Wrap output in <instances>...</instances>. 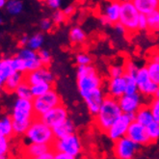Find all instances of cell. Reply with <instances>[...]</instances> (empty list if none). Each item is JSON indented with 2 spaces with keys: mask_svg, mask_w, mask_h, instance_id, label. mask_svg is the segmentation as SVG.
Wrapping results in <instances>:
<instances>
[{
  "mask_svg": "<svg viewBox=\"0 0 159 159\" xmlns=\"http://www.w3.org/2000/svg\"><path fill=\"white\" fill-rule=\"evenodd\" d=\"M125 74H127V75H136V73L139 70V67L132 61L125 62Z\"/></svg>",
  "mask_w": 159,
  "mask_h": 159,
  "instance_id": "41",
  "label": "cell"
},
{
  "mask_svg": "<svg viewBox=\"0 0 159 159\" xmlns=\"http://www.w3.org/2000/svg\"><path fill=\"white\" fill-rule=\"evenodd\" d=\"M147 130L149 135V138L152 142L159 140V121L153 120L148 125H147Z\"/></svg>",
  "mask_w": 159,
  "mask_h": 159,
  "instance_id": "34",
  "label": "cell"
},
{
  "mask_svg": "<svg viewBox=\"0 0 159 159\" xmlns=\"http://www.w3.org/2000/svg\"><path fill=\"white\" fill-rule=\"evenodd\" d=\"M153 98H156V99H159V88H158V90L156 91V93H154Z\"/></svg>",
  "mask_w": 159,
  "mask_h": 159,
  "instance_id": "51",
  "label": "cell"
},
{
  "mask_svg": "<svg viewBox=\"0 0 159 159\" xmlns=\"http://www.w3.org/2000/svg\"><path fill=\"white\" fill-rule=\"evenodd\" d=\"M5 8L11 16H17L22 12L23 4L20 0H8Z\"/></svg>",
  "mask_w": 159,
  "mask_h": 159,
  "instance_id": "31",
  "label": "cell"
},
{
  "mask_svg": "<svg viewBox=\"0 0 159 159\" xmlns=\"http://www.w3.org/2000/svg\"><path fill=\"white\" fill-rule=\"evenodd\" d=\"M106 96H107V93H104L103 88H99L96 91L90 93L86 97L82 98L92 116L95 117L98 114V112L99 111V108Z\"/></svg>",
  "mask_w": 159,
  "mask_h": 159,
  "instance_id": "16",
  "label": "cell"
},
{
  "mask_svg": "<svg viewBox=\"0 0 159 159\" xmlns=\"http://www.w3.org/2000/svg\"><path fill=\"white\" fill-rule=\"evenodd\" d=\"M25 80V73L20 71L14 72L10 77L5 81V83L2 85V88L5 93H15L16 88Z\"/></svg>",
  "mask_w": 159,
  "mask_h": 159,
  "instance_id": "20",
  "label": "cell"
},
{
  "mask_svg": "<svg viewBox=\"0 0 159 159\" xmlns=\"http://www.w3.org/2000/svg\"><path fill=\"white\" fill-rule=\"evenodd\" d=\"M108 75L109 77H120L125 75V64H115L111 65L108 68Z\"/></svg>",
  "mask_w": 159,
  "mask_h": 159,
  "instance_id": "33",
  "label": "cell"
},
{
  "mask_svg": "<svg viewBox=\"0 0 159 159\" xmlns=\"http://www.w3.org/2000/svg\"><path fill=\"white\" fill-rule=\"evenodd\" d=\"M55 158V151L52 148V147L48 149L42 156L40 159H54Z\"/></svg>",
  "mask_w": 159,
  "mask_h": 159,
  "instance_id": "45",
  "label": "cell"
},
{
  "mask_svg": "<svg viewBox=\"0 0 159 159\" xmlns=\"http://www.w3.org/2000/svg\"><path fill=\"white\" fill-rule=\"evenodd\" d=\"M15 135L14 123L11 115H5L0 120V136L11 138Z\"/></svg>",
  "mask_w": 159,
  "mask_h": 159,
  "instance_id": "25",
  "label": "cell"
},
{
  "mask_svg": "<svg viewBox=\"0 0 159 159\" xmlns=\"http://www.w3.org/2000/svg\"><path fill=\"white\" fill-rule=\"evenodd\" d=\"M75 62L77 66H87L92 64V57L86 52H79L75 56Z\"/></svg>",
  "mask_w": 159,
  "mask_h": 159,
  "instance_id": "37",
  "label": "cell"
},
{
  "mask_svg": "<svg viewBox=\"0 0 159 159\" xmlns=\"http://www.w3.org/2000/svg\"><path fill=\"white\" fill-rule=\"evenodd\" d=\"M53 131L56 139L62 138L75 132V125L72 123V120L68 119L65 121H63V123H61L60 125L53 127Z\"/></svg>",
  "mask_w": 159,
  "mask_h": 159,
  "instance_id": "24",
  "label": "cell"
},
{
  "mask_svg": "<svg viewBox=\"0 0 159 159\" xmlns=\"http://www.w3.org/2000/svg\"><path fill=\"white\" fill-rule=\"evenodd\" d=\"M133 120H134V115L123 113L106 131L107 137L111 141L115 142L117 140L126 136L128 127Z\"/></svg>",
  "mask_w": 159,
  "mask_h": 159,
  "instance_id": "9",
  "label": "cell"
},
{
  "mask_svg": "<svg viewBox=\"0 0 159 159\" xmlns=\"http://www.w3.org/2000/svg\"><path fill=\"white\" fill-rule=\"evenodd\" d=\"M121 3L119 0H111L105 3L102 8L100 22L103 25H111L119 22L120 16Z\"/></svg>",
  "mask_w": 159,
  "mask_h": 159,
  "instance_id": "11",
  "label": "cell"
},
{
  "mask_svg": "<svg viewBox=\"0 0 159 159\" xmlns=\"http://www.w3.org/2000/svg\"><path fill=\"white\" fill-rule=\"evenodd\" d=\"M15 93L17 98H27V99H33V95L31 91V85L26 80H24L20 86L15 91Z\"/></svg>",
  "mask_w": 159,
  "mask_h": 159,
  "instance_id": "27",
  "label": "cell"
},
{
  "mask_svg": "<svg viewBox=\"0 0 159 159\" xmlns=\"http://www.w3.org/2000/svg\"><path fill=\"white\" fill-rule=\"evenodd\" d=\"M7 1H8V0H0V7H1V8L5 7Z\"/></svg>",
  "mask_w": 159,
  "mask_h": 159,
  "instance_id": "50",
  "label": "cell"
},
{
  "mask_svg": "<svg viewBox=\"0 0 159 159\" xmlns=\"http://www.w3.org/2000/svg\"><path fill=\"white\" fill-rule=\"evenodd\" d=\"M43 43V36L41 33L34 34L33 36L29 37V41L27 43V48H29L33 50L39 51L42 49V46Z\"/></svg>",
  "mask_w": 159,
  "mask_h": 159,
  "instance_id": "32",
  "label": "cell"
},
{
  "mask_svg": "<svg viewBox=\"0 0 159 159\" xmlns=\"http://www.w3.org/2000/svg\"><path fill=\"white\" fill-rule=\"evenodd\" d=\"M25 140L28 143H37L52 146L55 141V134L53 128L40 118L36 117L24 134Z\"/></svg>",
  "mask_w": 159,
  "mask_h": 159,
  "instance_id": "4",
  "label": "cell"
},
{
  "mask_svg": "<svg viewBox=\"0 0 159 159\" xmlns=\"http://www.w3.org/2000/svg\"><path fill=\"white\" fill-rule=\"evenodd\" d=\"M119 1L120 3H124V2H130V1H132V0H119Z\"/></svg>",
  "mask_w": 159,
  "mask_h": 159,
  "instance_id": "52",
  "label": "cell"
},
{
  "mask_svg": "<svg viewBox=\"0 0 159 159\" xmlns=\"http://www.w3.org/2000/svg\"><path fill=\"white\" fill-rule=\"evenodd\" d=\"M16 55L22 60L23 67H24V73L33 71L43 67V64L39 58L38 51L33 50L29 48H27V46L22 48L17 52Z\"/></svg>",
  "mask_w": 159,
  "mask_h": 159,
  "instance_id": "14",
  "label": "cell"
},
{
  "mask_svg": "<svg viewBox=\"0 0 159 159\" xmlns=\"http://www.w3.org/2000/svg\"><path fill=\"white\" fill-rule=\"evenodd\" d=\"M55 159H74L71 155L63 152H55Z\"/></svg>",
  "mask_w": 159,
  "mask_h": 159,
  "instance_id": "48",
  "label": "cell"
},
{
  "mask_svg": "<svg viewBox=\"0 0 159 159\" xmlns=\"http://www.w3.org/2000/svg\"><path fill=\"white\" fill-rule=\"evenodd\" d=\"M126 136L131 139L133 142L138 144L139 146H148L151 143H152V139L149 138V135L148 133L147 126L138 123L136 120H133L131 124H130Z\"/></svg>",
  "mask_w": 159,
  "mask_h": 159,
  "instance_id": "12",
  "label": "cell"
},
{
  "mask_svg": "<svg viewBox=\"0 0 159 159\" xmlns=\"http://www.w3.org/2000/svg\"><path fill=\"white\" fill-rule=\"evenodd\" d=\"M11 117L14 123L15 135H24L36 118L33 100L17 98L13 105Z\"/></svg>",
  "mask_w": 159,
  "mask_h": 159,
  "instance_id": "1",
  "label": "cell"
},
{
  "mask_svg": "<svg viewBox=\"0 0 159 159\" xmlns=\"http://www.w3.org/2000/svg\"><path fill=\"white\" fill-rule=\"evenodd\" d=\"M139 30H147L148 29V18L147 15L141 14L139 17V22H138Z\"/></svg>",
  "mask_w": 159,
  "mask_h": 159,
  "instance_id": "43",
  "label": "cell"
},
{
  "mask_svg": "<svg viewBox=\"0 0 159 159\" xmlns=\"http://www.w3.org/2000/svg\"><path fill=\"white\" fill-rule=\"evenodd\" d=\"M32 100L36 117H42L50 109L62 104L61 97L53 88L48 93H45L44 95L33 98Z\"/></svg>",
  "mask_w": 159,
  "mask_h": 159,
  "instance_id": "6",
  "label": "cell"
},
{
  "mask_svg": "<svg viewBox=\"0 0 159 159\" xmlns=\"http://www.w3.org/2000/svg\"><path fill=\"white\" fill-rule=\"evenodd\" d=\"M28 41H29V37H28L27 35H23L20 39V41H18V44H20V46H22V48H25V46H27Z\"/></svg>",
  "mask_w": 159,
  "mask_h": 159,
  "instance_id": "49",
  "label": "cell"
},
{
  "mask_svg": "<svg viewBox=\"0 0 159 159\" xmlns=\"http://www.w3.org/2000/svg\"><path fill=\"white\" fill-rule=\"evenodd\" d=\"M39 1H46V0H39Z\"/></svg>",
  "mask_w": 159,
  "mask_h": 159,
  "instance_id": "53",
  "label": "cell"
},
{
  "mask_svg": "<svg viewBox=\"0 0 159 159\" xmlns=\"http://www.w3.org/2000/svg\"><path fill=\"white\" fill-rule=\"evenodd\" d=\"M134 120L138 121V123L142 124L146 126L148 125L152 121H153L154 119H153V116H152V113L149 106L143 104L140 107L134 114Z\"/></svg>",
  "mask_w": 159,
  "mask_h": 159,
  "instance_id": "23",
  "label": "cell"
},
{
  "mask_svg": "<svg viewBox=\"0 0 159 159\" xmlns=\"http://www.w3.org/2000/svg\"><path fill=\"white\" fill-rule=\"evenodd\" d=\"M126 79L125 76L120 77H109L106 84V93L114 98L119 99L125 93Z\"/></svg>",
  "mask_w": 159,
  "mask_h": 159,
  "instance_id": "18",
  "label": "cell"
},
{
  "mask_svg": "<svg viewBox=\"0 0 159 159\" xmlns=\"http://www.w3.org/2000/svg\"><path fill=\"white\" fill-rule=\"evenodd\" d=\"M45 2L49 8L53 9V10H58L62 5L63 0H46Z\"/></svg>",
  "mask_w": 159,
  "mask_h": 159,
  "instance_id": "44",
  "label": "cell"
},
{
  "mask_svg": "<svg viewBox=\"0 0 159 159\" xmlns=\"http://www.w3.org/2000/svg\"><path fill=\"white\" fill-rule=\"evenodd\" d=\"M38 55H39V58H40L42 64H43V66L48 67L51 64L52 56H51V53L48 49H43V48L40 49L38 51Z\"/></svg>",
  "mask_w": 159,
  "mask_h": 159,
  "instance_id": "38",
  "label": "cell"
},
{
  "mask_svg": "<svg viewBox=\"0 0 159 159\" xmlns=\"http://www.w3.org/2000/svg\"><path fill=\"white\" fill-rule=\"evenodd\" d=\"M114 28H115L116 33L119 34V35H125V34L126 33V30H125V26H124L123 24H121V23H120V22L115 23V24H114Z\"/></svg>",
  "mask_w": 159,
  "mask_h": 159,
  "instance_id": "46",
  "label": "cell"
},
{
  "mask_svg": "<svg viewBox=\"0 0 159 159\" xmlns=\"http://www.w3.org/2000/svg\"><path fill=\"white\" fill-rule=\"evenodd\" d=\"M53 20H49V18H43L40 21V29L43 32H49L52 28H53Z\"/></svg>",
  "mask_w": 159,
  "mask_h": 159,
  "instance_id": "42",
  "label": "cell"
},
{
  "mask_svg": "<svg viewBox=\"0 0 159 159\" xmlns=\"http://www.w3.org/2000/svg\"><path fill=\"white\" fill-rule=\"evenodd\" d=\"M139 147L131 139L125 136L114 142L113 153L115 157L120 159H131L137 154Z\"/></svg>",
  "mask_w": 159,
  "mask_h": 159,
  "instance_id": "10",
  "label": "cell"
},
{
  "mask_svg": "<svg viewBox=\"0 0 159 159\" xmlns=\"http://www.w3.org/2000/svg\"><path fill=\"white\" fill-rule=\"evenodd\" d=\"M148 18V30L149 32L159 31V9L147 15Z\"/></svg>",
  "mask_w": 159,
  "mask_h": 159,
  "instance_id": "29",
  "label": "cell"
},
{
  "mask_svg": "<svg viewBox=\"0 0 159 159\" xmlns=\"http://www.w3.org/2000/svg\"><path fill=\"white\" fill-rule=\"evenodd\" d=\"M69 38H70V42L71 43V44L80 45L86 42L87 37L82 28H80L79 26H74L70 31Z\"/></svg>",
  "mask_w": 159,
  "mask_h": 159,
  "instance_id": "26",
  "label": "cell"
},
{
  "mask_svg": "<svg viewBox=\"0 0 159 159\" xmlns=\"http://www.w3.org/2000/svg\"><path fill=\"white\" fill-rule=\"evenodd\" d=\"M137 10L144 15H148L159 9V0H132Z\"/></svg>",
  "mask_w": 159,
  "mask_h": 159,
  "instance_id": "21",
  "label": "cell"
},
{
  "mask_svg": "<svg viewBox=\"0 0 159 159\" xmlns=\"http://www.w3.org/2000/svg\"><path fill=\"white\" fill-rule=\"evenodd\" d=\"M126 79V88H125V93H136L139 92L138 85L135 75H127L125 74Z\"/></svg>",
  "mask_w": 159,
  "mask_h": 159,
  "instance_id": "35",
  "label": "cell"
},
{
  "mask_svg": "<svg viewBox=\"0 0 159 159\" xmlns=\"http://www.w3.org/2000/svg\"><path fill=\"white\" fill-rule=\"evenodd\" d=\"M140 15L141 13L137 10L132 1L121 3L119 22L125 26L127 34H133L139 30L138 22Z\"/></svg>",
  "mask_w": 159,
  "mask_h": 159,
  "instance_id": "5",
  "label": "cell"
},
{
  "mask_svg": "<svg viewBox=\"0 0 159 159\" xmlns=\"http://www.w3.org/2000/svg\"><path fill=\"white\" fill-rule=\"evenodd\" d=\"M25 80L29 83L30 85H34V84L41 83V82H48V83L53 84L55 77L48 67L43 66L38 70H35L30 72H26Z\"/></svg>",
  "mask_w": 159,
  "mask_h": 159,
  "instance_id": "17",
  "label": "cell"
},
{
  "mask_svg": "<svg viewBox=\"0 0 159 159\" xmlns=\"http://www.w3.org/2000/svg\"><path fill=\"white\" fill-rule=\"evenodd\" d=\"M51 89H52V84L48 82H41V83H37V84H34V85H31L33 98L44 95L45 93H48Z\"/></svg>",
  "mask_w": 159,
  "mask_h": 159,
  "instance_id": "30",
  "label": "cell"
},
{
  "mask_svg": "<svg viewBox=\"0 0 159 159\" xmlns=\"http://www.w3.org/2000/svg\"><path fill=\"white\" fill-rule=\"evenodd\" d=\"M40 118L44 123H46L49 126L53 128L56 125H60L61 123H63V121L69 119V111L66 106L60 104L58 106L50 109Z\"/></svg>",
  "mask_w": 159,
  "mask_h": 159,
  "instance_id": "15",
  "label": "cell"
},
{
  "mask_svg": "<svg viewBox=\"0 0 159 159\" xmlns=\"http://www.w3.org/2000/svg\"><path fill=\"white\" fill-rule=\"evenodd\" d=\"M66 18H67V16L65 15L64 11H61L58 9V10L54 11L51 20H53V22L55 24H61V23H63L65 20H66Z\"/></svg>",
  "mask_w": 159,
  "mask_h": 159,
  "instance_id": "40",
  "label": "cell"
},
{
  "mask_svg": "<svg viewBox=\"0 0 159 159\" xmlns=\"http://www.w3.org/2000/svg\"><path fill=\"white\" fill-rule=\"evenodd\" d=\"M63 11H64L65 15L67 16V17L71 16L74 13H75V6H74V5H69V6H67L66 8H65Z\"/></svg>",
  "mask_w": 159,
  "mask_h": 159,
  "instance_id": "47",
  "label": "cell"
},
{
  "mask_svg": "<svg viewBox=\"0 0 159 159\" xmlns=\"http://www.w3.org/2000/svg\"><path fill=\"white\" fill-rule=\"evenodd\" d=\"M51 147L55 152H66L73 158L79 156L82 152V143L80 138L75 133L55 139Z\"/></svg>",
  "mask_w": 159,
  "mask_h": 159,
  "instance_id": "7",
  "label": "cell"
},
{
  "mask_svg": "<svg viewBox=\"0 0 159 159\" xmlns=\"http://www.w3.org/2000/svg\"><path fill=\"white\" fill-rule=\"evenodd\" d=\"M16 71V70L14 68L12 57L1 59L0 61V84L1 86L5 83L8 77H10Z\"/></svg>",
  "mask_w": 159,
  "mask_h": 159,
  "instance_id": "22",
  "label": "cell"
},
{
  "mask_svg": "<svg viewBox=\"0 0 159 159\" xmlns=\"http://www.w3.org/2000/svg\"><path fill=\"white\" fill-rule=\"evenodd\" d=\"M146 67L148 69V74L151 76L152 80L159 85V61L149 59L147 63Z\"/></svg>",
  "mask_w": 159,
  "mask_h": 159,
  "instance_id": "28",
  "label": "cell"
},
{
  "mask_svg": "<svg viewBox=\"0 0 159 159\" xmlns=\"http://www.w3.org/2000/svg\"><path fill=\"white\" fill-rule=\"evenodd\" d=\"M77 88L82 98L99 88H103V80L98 70L93 65L78 66L77 68Z\"/></svg>",
  "mask_w": 159,
  "mask_h": 159,
  "instance_id": "3",
  "label": "cell"
},
{
  "mask_svg": "<svg viewBox=\"0 0 159 159\" xmlns=\"http://www.w3.org/2000/svg\"><path fill=\"white\" fill-rule=\"evenodd\" d=\"M135 77L137 81L139 93L144 98H153L154 93L159 88V85H157L155 82L152 80L147 67L139 68Z\"/></svg>",
  "mask_w": 159,
  "mask_h": 159,
  "instance_id": "8",
  "label": "cell"
},
{
  "mask_svg": "<svg viewBox=\"0 0 159 159\" xmlns=\"http://www.w3.org/2000/svg\"><path fill=\"white\" fill-rule=\"evenodd\" d=\"M148 106L151 108L154 120L159 121V99L152 98V100L148 103Z\"/></svg>",
  "mask_w": 159,
  "mask_h": 159,
  "instance_id": "39",
  "label": "cell"
},
{
  "mask_svg": "<svg viewBox=\"0 0 159 159\" xmlns=\"http://www.w3.org/2000/svg\"><path fill=\"white\" fill-rule=\"evenodd\" d=\"M51 148L49 145L44 144H37V143H28L23 149H22V155L28 158H34V159H40L41 156Z\"/></svg>",
  "mask_w": 159,
  "mask_h": 159,
  "instance_id": "19",
  "label": "cell"
},
{
  "mask_svg": "<svg viewBox=\"0 0 159 159\" xmlns=\"http://www.w3.org/2000/svg\"><path fill=\"white\" fill-rule=\"evenodd\" d=\"M123 114L119 101L110 96H106L99 108L98 114L95 116V124L101 132L106 133L109 127L115 120Z\"/></svg>",
  "mask_w": 159,
  "mask_h": 159,
  "instance_id": "2",
  "label": "cell"
},
{
  "mask_svg": "<svg viewBox=\"0 0 159 159\" xmlns=\"http://www.w3.org/2000/svg\"><path fill=\"white\" fill-rule=\"evenodd\" d=\"M118 101L123 113L134 115L136 111L143 105V96L139 92L136 93H125Z\"/></svg>",
  "mask_w": 159,
  "mask_h": 159,
  "instance_id": "13",
  "label": "cell"
},
{
  "mask_svg": "<svg viewBox=\"0 0 159 159\" xmlns=\"http://www.w3.org/2000/svg\"><path fill=\"white\" fill-rule=\"evenodd\" d=\"M9 151H10L9 138L5 136H0V158H6Z\"/></svg>",
  "mask_w": 159,
  "mask_h": 159,
  "instance_id": "36",
  "label": "cell"
}]
</instances>
